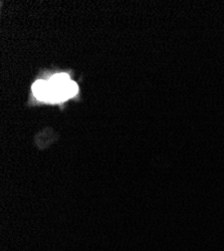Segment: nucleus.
<instances>
[{
  "instance_id": "nucleus-1",
  "label": "nucleus",
  "mask_w": 224,
  "mask_h": 251,
  "mask_svg": "<svg viewBox=\"0 0 224 251\" xmlns=\"http://www.w3.org/2000/svg\"><path fill=\"white\" fill-rule=\"evenodd\" d=\"M32 92L40 100H49V85L46 80H37L33 83Z\"/></svg>"
}]
</instances>
